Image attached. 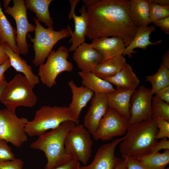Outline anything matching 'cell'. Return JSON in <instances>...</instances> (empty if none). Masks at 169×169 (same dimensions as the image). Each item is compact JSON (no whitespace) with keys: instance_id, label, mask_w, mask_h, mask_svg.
I'll return each mask as SVG.
<instances>
[{"instance_id":"cell-15","label":"cell","mask_w":169,"mask_h":169,"mask_svg":"<svg viewBox=\"0 0 169 169\" xmlns=\"http://www.w3.org/2000/svg\"><path fill=\"white\" fill-rule=\"evenodd\" d=\"M108 108L106 94H94L84 117L83 124L92 135L97 130L101 119L106 113Z\"/></svg>"},{"instance_id":"cell-10","label":"cell","mask_w":169,"mask_h":169,"mask_svg":"<svg viewBox=\"0 0 169 169\" xmlns=\"http://www.w3.org/2000/svg\"><path fill=\"white\" fill-rule=\"evenodd\" d=\"M13 5L9 6L4 12L12 16L16 25V45L19 54L25 55L28 52L26 37L28 32L35 31L36 26L29 23L26 8L23 0H13Z\"/></svg>"},{"instance_id":"cell-26","label":"cell","mask_w":169,"mask_h":169,"mask_svg":"<svg viewBox=\"0 0 169 169\" xmlns=\"http://www.w3.org/2000/svg\"><path fill=\"white\" fill-rule=\"evenodd\" d=\"M122 55L100 63L92 72L103 79L113 76L119 72L126 64Z\"/></svg>"},{"instance_id":"cell-9","label":"cell","mask_w":169,"mask_h":169,"mask_svg":"<svg viewBox=\"0 0 169 169\" xmlns=\"http://www.w3.org/2000/svg\"><path fill=\"white\" fill-rule=\"evenodd\" d=\"M28 121L26 118H19L6 108L0 109V140L19 147L28 140L25 128Z\"/></svg>"},{"instance_id":"cell-47","label":"cell","mask_w":169,"mask_h":169,"mask_svg":"<svg viewBox=\"0 0 169 169\" xmlns=\"http://www.w3.org/2000/svg\"><path fill=\"white\" fill-rule=\"evenodd\" d=\"M96 0H82V1L85 5H90L95 3Z\"/></svg>"},{"instance_id":"cell-13","label":"cell","mask_w":169,"mask_h":169,"mask_svg":"<svg viewBox=\"0 0 169 169\" xmlns=\"http://www.w3.org/2000/svg\"><path fill=\"white\" fill-rule=\"evenodd\" d=\"M79 0H70L69 2L71 6L70 12L68 16L69 20L73 18L74 23V30L71 35L69 43L72 44L69 48V52L74 51L81 44L85 42V37L89 25V18L86 10V6L84 4L79 9L81 13L79 16L75 13L76 6Z\"/></svg>"},{"instance_id":"cell-6","label":"cell","mask_w":169,"mask_h":169,"mask_svg":"<svg viewBox=\"0 0 169 169\" xmlns=\"http://www.w3.org/2000/svg\"><path fill=\"white\" fill-rule=\"evenodd\" d=\"M36 25L33 38L30 37L33 42L35 57L32 61L33 64L37 66L44 63L45 60L52 50L54 46L60 40L71 36L73 31L69 26L67 28L56 31L54 29L43 27L34 17Z\"/></svg>"},{"instance_id":"cell-32","label":"cell","mask_w":169,"mask_h":169,"mask_svg":"<svg viewBox=\"0 0 169 169\" xmlns=\"http://www.w3.org/2000/svg\"><path fill=\"white\" fill-rule=\"evenodd\" d=\"M8 142L3 140H0V162L12 161L16 159Z\"/></svg>"},{"instance_id":"cell-44","label":"cell","mask_w":169,"mask_h":169,"mask_svg":"<svg viewBox=\"0 0 169 169\" xmlns=\"http://www.w3.org/2000/svg\"><path fill=\"white\" fill-rule=\"evenodd\" d=\"M7 82L5 78L0 81V98Z\"/></svg>"},{"instance_id":"cell-1","label":"cell","mask_w":169,"mask_h":169,"mask_svg":"<svg viewBox=\"0 0 169 169\" xmlns=\"http://www.w3.org/2000/svg\"><path fill=\"white\" fill-rule=\"evenodd\" d=\"M128 0H96L85 5L89 25L85 37L93 40L102 37L118 36L125 47L133 39L138 27L130 13Z\"/></svg>"},{"instance_id":"cell-3","label":"cell","mask_w":169,"mask_h":169,"mask_svg":"<svg viewBox=\"0 0 169 169\" xmlns=\"http://www.w3.org/2000/svg\"><path fill=\"white\" fill-rule=\"evenodd\" d=\"M156 119L151 118L141 122L129 125L120 143L122 156L136 157L150 152L157 140Z\"/></svg>"},{"instance_id":"cell-11","label":"cell","mask_w":169,"mask_h":169,"mask_svg":"<svg viewBox=\"0 0 169 169\" xmlns=\"http://www.w3.org/2000/svg\"><path fill=\"white\" fill-rule=\"evenodd\" d=\"M129 120L115 110L109 107L101 119L98 127L93 135L95 140H110L115 137L125 134L129 126Z\"/></svg>"},{"instance_id":"cell-7","label":"cell","mask_w":169,"mask_h":169,"mask_svg":"<svg viewBox=\"0 0 169 169\" xmlns=\"http://www.w3.org/2000/svg\"><path fill=\"white\" fill-rule=\"evenodd\" d=\"M69 52L65 46H60L56 51L52 50L46 62L39 66L38 76L43 84L51 88L57 84L56 79L60 73L73 70V64L68 60Z\"/></svg>"},{"instance_id":"cell-19","label":"cell","mask_w":169,"mask_h":169,"mask_svg":"<svg viewBox=\"0 0 169 169\" xmlns=\"http://www.w3.org/2000/svg\"><path fill=\"white\" fill-rule=\"evenodd\" d=\"M72 96V101L68 106L74 116L79 119L83 109L94 95V92L84 86L78 87L71 80L68 82Z\"/></svg>"},{"instance_id":"cell-14","label":"cell","mask_w":169,"mask_h":169,"mask_svg":"<svg viewBox=\"0 0 169 169\" xmlns=\"http://www.w3.org/2000/svg\"><path fill=\"white\" fill-rule=\"evenodd\" d=\"M123 137L101 145L98 149L91 163L88 165L79 166V169H115L119 158L115 155L117 146Z\"/></svg>"},{"instance_id":"cell-38","label":"cell","mask_w":169,"mask_h":169,"mask_svg":"<svg viewBox=\"0 0 169 169\" xmlns=\"http://www.w3.org/2000/svg\"><path fill=\"white\" fill-rule=\"evenodd\" d=\"M156 95V97L157 98L169 104V86L159 90Z\"/></svg>"},{"instance_id":"cell-27","label":"cell","mask_w":169,"mask_h":169,"mask_svg":"<svg viewBox=\"0 0 169 169\" xmlns=\"http://www.w3.org/2000/svg\"><path fill=\"white\" fill-rule=\"evenodd\" d=\"M16 29L12 25L2 11L0 1V38L2 43L19 55L16 45Z\"/></svg>"},{"instance_id":"cell-35","label":"cell","mask_w":169,"mask_h":169,"mask_svg":"<svg viewBox=\"0 0 169 169\" xmlns=\"http://www.w3.org/2000/svg\"><path fill=\"white\" fill-rule=\"evenodd\" d=\"M23 161L20 159L0 162V169H23Z\"/></svg>"},{"instance_id":"cell-29","label":"cell","mask_w":169,"mask_h":169,"mask_svg":"<svg viewBox=\"0 0 169 169\" xmlns=\"http://www.w3.org/2000/svg\"><path fill=\"white\" fill-rule=\"evenodd\" d=\"M146 80L152 85L151 92L152 95L156 94L160 90L169 86V69L161 63L157 72L147 76Z\"/></svg>"},{"instance_id":"cell-18","label":"cell","mask_w":169,"mask_h":169,"mask_svg":"<svg viewBox=\"0 0 169 169\" xmlns=\"http://www.w3.org/2000/svg\"><path fill=\"white\" fill-rule=\"evenodd\" d=\"M135 90L117 87L114 91L107 94L109 107L114 109L129 120L130 101Z\"/></svg>"},{"instance_id":"cell-46","label":"cell","mask_w":169,"mask_h":169,"mask_svg":"<svg viewBox=\"0 0 169 169\" xmlns=\"http://www.w3.org/2000/svg\"><path fill=\"white\" fill-rule=\"evenodd\" d=\"M11 1V0H3V7L5 9L9 7V5Z\"/></svg>"},{"instance_id":"cell-42","label":"cell","mask_w":169,"mask_h":169,"mask_svg":"<svg viewBox=\"0 0 169 169\" xmlns=\"http://www.w3.org/2000/svg\"><path fill=\"white\" fill-rule=\"evenodd\" d=\"M115 169H127L125 162L123 159L119 158Z\"/></svg>"},{"instance_id":"cell-20","label":"cell","mask_w":169,"mask_h":169,"mask_svg":"<svg viewBox=\"0 0 169 169\" xmlns=\"http://www.w3.org/2000/svg\"><path fill=\"white\" fill-rule=\"evenodd\" d=\"M155 30L156 28L154 25L138 27L133 39L125 47L122 55H127L131 58L132 56V54L136 52L134 50L135 48L146 49L149 45H156L160 44L162 40L156 42H152L150 40L151 33Z\"/></svg>"},{"instance_id":"cell-48","label":"cell","mask_w":169,"mask_h":169,"mask_svg":"<svg viewBox=\"0 0 169 169\" xmlns=\"http://www.w3.org/2000/svg\"><path fill=\"white\" fill-rule=\"evenodd\" d=\"M3 44V43L2 42L1 40V38H0V46H1Z\"/></svg>"},{"instance_id":"cell-31","label":"cell","mask_w":169,"mask_h":169,"mask_svg":"<svg viewBox=\"0 0 169 169\" xmlns=\"http://www.w3.org/2000/svg\"><path fill=\"white\" fill-rule=\"evenodd\" d=\"M149 18L152 22L169 16V5L149 1Z\"/></svg>"},{"instance_id":"cell-4","label":"cell","mask_w":169,"mask_h":169,"mask_svg":"<svg viewBox=\"0 0 169 169\" xmlns=\"http://www.w3.org/2000/svg\"><path fill=\"white\" fill-rule=\"evenodd\" d=\"M71 120L79 123L66 106L44 105L36 111L33 119L28 121L25 128L28 136H39L47 131L56 128L63 122Z\"/></svg>"},{"instance_id":"cell-2","label":"cell","mask_w":169,"mask_h":169,"mask_svg":"<svg viewBox=\"0 0 169 169\" xmlns=\"http://www.w3.org/2000/svg\"><path fill=\"white\" fill-rule=\"evenodd\" d=\"M76 125L72 121H65L56 128L38 136L31 144V148L44 152L47 160L44 169H54L73 159L65 151L64 141L67 133Z\"/></svg>"},{"instance_id":"cell-21","label":"cell","mask_w":169,"mask_h":169,"mask_svg":"<svg viewBox=\"0 0 169 169\" xmlns=\"http://www.w3.org/2000/svg\"><path fill=\"white\" fill-rule=\"evenodd\" d=\"M4 51L8 57L11 66L17 71L22 73L32 87L33 89L40 81L38 76L34 74L30 65L19 55L14 53L7 45L5 44Z\"/></svg>"},{"instance_id":"cell-39","label":"cell","mask_w":169,"mask_h":169,"mask_svg":"<svg viewBox=\"0 0 169 169\" xmlns=\"http://www.w3.org/2000/svg\"><path fill=\"white\" fill-rule=\"evenodd\" d=\"M80 164L79 161L72 159L54 169H79Z\"/></svg>"},{"instance_id":"cell-23","label":"cell","mask_w":169,"mask_h":169,"mask_svg":"<svg viewBox=\"0 0 169 169\" xmlns=\"http://www.w3.org/2000/svg\"><path fill=\"white\" fill-rule=\"evenodd\" d=\"M78 74L82 79V85L93 91L94 94H107L115 90L112 84L98 77L93 72L81 71Z\"/></svg>"},{"instance_id":"cell-16","label":"cell","mask_w":169,"mask_h":169,"mask_svg":"<svg viewBox=\"0 0 169 169\" xmlns=\"http://www.w3.org/2000/svg\"><path fill=\"white\" fill-rule=\"evenodd\" d=\"M90 44L100 54L101 62L122 55L125 48L122 38L116 36L95 38Z\"/></svg>"},{"instance_id":"cell-41","label":"cell","mask_w":169,"mask_h":169,"mask_svg":"<svg viewBox=\"0 0 169 169\" xmlns=\"http://www.w3.org/2000/svg\"><path fill=\"white\" fill-rule=\"evenodd\" d=\"M4 44L0 46V65L3 64L8 59V57L4 51Z\"/></svg>"},{"instance_id":"cell-34","label":"cell","mask_w":169,"mask_h":169,"mask_svg":"<svg viewBox=\"0 0 169 169\" xmlns=\"http://www.w3.org/2000/svg\"><path fill=\"white\" fill-rule=\"evenodd\" d=\"M126 163L127 169H148L139 161L134 157L122 156Z\"/></svg>"},{"instance_id":"cell-49","label":"cell","mask_w":169,"mask_h":169,"mask_svg":"<svg viewBox=\"0 0 169 169\" xmlns=\"http://www.w3.org/2000/svg\"><path fill=\"white\" fill-rule=\"evenodd\" d=\"M165 169H169V167H167V168H165Z\"/></svg>"},{"instance_id":"cell-30","label":"cell","mask_w":169,"mask_h":169,"mask_svg":"<svg viewBox=\"0 0 169 169\" xmlns=\"http://www.w3.org/2000/svg\"><path fill=\"white\" fill-rule=\"evenodd\" d=\"M152 118H162L169 122V104L154 96L152 99Z\"/></svg>"},{"instance_id":"cell-8","label":"cell","mask_w":169,"mask_h":169,"mask_svg":"<svg viewBox=\"0 0 169 169\" xmlns=\"http://www.w3.org/2000/svg\"><path fill=\"white\" fill-rule=\"evenodd\" d=\"M93 141L90 133L83 124L76 125L67 134L64 145L67 153L73 159L80 161L84 166L90 158Z\"/></svg>"},{"instance_id":"cell-5","label":"cell","mask_w":169,"mask_h":169,"mask_svg":"<svg viewBox=\"0 0 169 169\" xmlns=\"http://www.w3.org/2000/svg\"><path fill=\"white\" fill-rule=\"evenodd\" d=\"M37 95L25 76L18 74L7 82L0 98V101L8 110L15 113L16 108L22 106L32 107L37 101Z\"/></svg>"},{"instance_id":"cell-24","label":"cell","mask_w":169,"mask_h":169,"mask_svg":"<svg viewBox=\"0 0 169 169\" xmlns=\"http://www.w3.org/2000/svg\"><path fill=\"white\" fill-rule=\"evenodd\" d=\"M52 0H25L27 9L35 13L37 20L48 28L54 29L53 18L50 16L49 7Z\"/></svg>"},{"instance_id":"cell-37","label":"cell","mask_w":169,"mask_h":169,"mask_svg":"<svg viewBox=\"0 0 169 169\" xmlns=\"http://www.w3.org/2000/svg\"><path fill=\"white\" fill-rule=\"evenodd\" d=\"M152 23L154 25L159 27L161 30L165 33L169 34V16Z\"/></svg>"},{"instance_id":"cell-40","label":"cell","mask_w":169,"mask_h":169,"mask_svg":"<svg viewBox=\"0 0 169 169\" xmlns=\"http://www.w3.org/2000/svg\"><path fill=\"white\" fill-rule=\"evenodd\" d=\"M11 66L9 58L4 63L0 65V81L5 78L4 73Z\"/></svg>"},{"instance_id":"cell-28","label":"cell","mask_w":169,"mask_h":169,"mask_svg":"<svg viewBox=\"0 0 169 169\" xmlns=\"http://www.w3.org/2000/svg\"><path fill=\"white\" fill-rule=\"evenodd\" d=\"M134 158L148 169H165L169 163V150H165L162 153L150 152Z\"/></svg>"},{"instance_id":"cell-45","label":"cell","mask_w":169,"mask_h":169,"mask_svg":"<svg viewBox=\"0 0 169 169\" xmlns=\"http://www.w3.org/2000/svg\"><path fill=\"white\" fill-rule=\"evenodd\" d=\"M149 1L160 5H169V0H149Z\"/></svg>"},{"instance_id":"cell-17","label":"cell","mask_w":169,"mask_h":169,"mask_svg":"<svg viewBox=\"0 0 169 169\" xmlns=\"http://www.w3.org/2000/svg\"><path fill=\"white\" fill-rule=\"evenodd\" d=\"M73 58L81 71L92 72L101 62V56L90 44L84 42L74 51Z\"/></svg>"},{"instance_id":"cell-43","label":"cell","mask_w":169,"mask_h":169,"mask_svg":"<svg viewBox=\"0 0 169 169\" xmlns=\"http://www.w3.org/2000/svg\"><path fill=\"white\" fill-rule=\"evenodd\" d=\"M162 63L169 69V49L162 57Z\"/></svg>"},{"instance_id":"cell-12","label":"cell","mask_w":169,"mask_h":169,"mask_svg":"<svg viewBox=\"0 0 169 169\" xmlns=\"http://www.w3.org/2000/svg\"><path fill=\"white\" fill-rule=\"evenodd\" d=\"M151 89L141 86L136 90L131 98L129 125L141 122L152 118V99Z\"/></svg>"},{"instance_id":"cell-22","label":"cell","mask_w":169,"mask_h":169,"mask_svg":"<svg viewBox=\"0 0 169 169\" xmlns=\"http://www.w3.org/2000/svg\"><path fill=\"white\" fill-rule=\"evenodd\" d=\"M103 79L115 85L117 87L134 90H136L140 83L131 67L127 63L115 75Z\"/></svg>"},{"instance_id":"cell-25","label":"cell","mask_w":169,"mask_h":169,"mask_svg":"<svg viewBox=\"0 0 169 169\" xmlns=\"http://www.w3.org/2000/svg\"><path fill=\"white\" fill-rule=\"evenodd\" d=\"M149 4L148 0H130V14L138 27L147 26L152 23L149 16Z\"/></svg>"},{"instance_id":"cell-33","label":"cell","mask_w":169,"mask_h":169,"mask_svg":"<svg viewBox=\"0 0 169 169\" xmlns=\"http://www.w3.org/2000/svg\"><path fill=\"white\" fill-rule=\"evenodd\" d=\"M158 132L156 136L157 140L163 138H169V122L161 117L156 119Z\"/></svg>"},{"instance_id":"cell-36","label":"cell","mask_w":169,"mask_h":169,"mask_svg":"<svg viewBox=\"0 0 169 169\" xmlns=\"http://www.w3.org/2000/svg\"><path fill=\"white\" fill-rule=\"evenodd\" d=\"M161 149L169 150V141L167 138H163L157 141L151 148L150 152L159 151Z\"/></svg>"}]
</instances>
